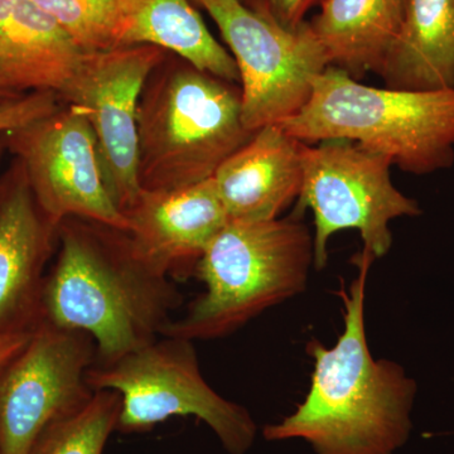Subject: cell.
<instances>
[{
	"instance_id": "6da1fadb",
	"label": "cell",
	"mask_w": 454,
	"mask_h": 454,
	"mask_svg": "<svg viewBox=\"0 0 454 454\" xmlns=\"http://www.w3.org/2000/svg\"><path fill=\"white\" fill-rule=\"evenodd\" d=\"M357 277L340 283L343 327L336 345L307 343L313 372L309 393L282 422L269 424V442L301 439L316 454H395L409 435L417 382L395 361L372 357L367 342L365 289L373 264L361 252L352 259Z\"/></svg>"
},
{
	"instance_id": "7a4b0ae2",
	"label": "cell",
	"mask_w": 454,
	"mask_h": 454,
	"mask_svg": "<svg viewBox=\"0 0 454 454\" xmlns=\"http://www.w3.org/2000/svg\"><path fill=\"white\" fill-rule=\"evenodd\" d=\"M59 235V255L42 291L41 321L88 333L97 346V365L157 340L184 301L170 277L136 255L127 231L68 219Z\"/></svg>"
},
{
	"instance_id": "3957f363",
	"label": "cell",
	"mask_w": 454,
	"mask_h": 454,
	"mask_svg": "<svg viewBox=\"0 0 454 454\" xmlns=\"http://www.w3.org/2000/svg\"><path fill=\"white\" fill-rule=\"evenodd\" d=\"M312 89L300 112L278 122L300 142L349 140L417 176L453 166L454 90L372 88L333 66Z\"/></svg>"
},
{
	"instance_id": "277c9868",
	"label": "cell",
	"mask_w": 454,
	"mask_h": 454,
	"mask_svg": "<svg viewBox=\"0 0 454 454\" xmlns=\"http://www.w3.org/2000/svg\"><path fill=\"white\" fill-rule=\"evenodd\" d=\"M313 234L295 217L227 221L197 262L205 292L160 336L215 340L306 291Z\"/></svg>"
},
{
	"instance_id": "5b68a950",
	"label": "cell",
	"mask_w": 454,
	"mask_h": 454,
	"mask_svg": "<svg viewBox=\"0 0 454 454\" xmlns=\"http://www.w3.org/2000/svg\"><path fill=\"white\" fill-rule=\"evenodd\" d=\"M155 68L138 109V179L168 192L214 177L255 131L241 118V90L184 59Z\"/></svg>"
},
{
	"instance_id": "8992f818",
	"label": "cell",
	"mask_w": 454,
	"mask_h": 454,
	"mask_svg": "<svg viewBox=\"0 0 454 454\" xmlns=\"http://www.w3.org/2000/svg\"><path fill=\"white\" fill-rule=\"evenodd\" d=\"M91 389L121 395L116 430L145 432L173 417L207 424L230 454H247L256 424L244 406L225 399L203 378L193 340L160 336L109 365L88 372Z\"/></svg>"
},
{
	"instance_id": "52a82bcc",
	"label": "cell",
	"mask_w": 454,
	"mask_h": 454,
	"mask_svg": "<svg viewBox=\"0 0 454 454\" xmlns=\"http://www.w3.org/2000/svg\"><path fill=\"white\" fill-rule=\"evenodd\" d=\"M301 160L303 182L297 211L310 208L315 216L313 267L317 270L327 265L328 241L337 232L357 230L363 252L378 260L393 245L390 221L422 214L419 203L394 186L389 158L357 143H303Z\"/></svg>"
},
{
	"instance_id": "ba28073f",
	"label": "cell",
	"mask_w": 454,
	"mask_h": 454,
	"mask_svg": "<svg viewBox=\"0 0 454 454\" xmlns=\"http://www.w3.org/2000/svg\"><path fill=\"white\" fill-rule=\"evenodd\" d=\"M219 27L238 66L241 118L256 131L300 112L328 67L309 22L286 28L241 0H197Z\"/></svg>"
},
{
	"instance_id": "9c48e42d",
	"label": "cell",
	"mask_w": 454,
	"mask_h": 454,
	"mask_svg": "<svg viewBox=\"0 0 454 454\" xmlns=\"http://www.w3.org/2000/svg\"><path fill=\"white\" fill-rule=\"evenodd\" d=\"M163 52L149 44L86 52L59 97L94 133L101 175L124 214L138 199V109L143 90Z\"/></svg>"
},
{
	"instance_id": "30bf717a",
	"label": "cell",
	"mask_w": 454,
	"mask_h": 454,
	"mask_svg": "<svg viewBox=\"0 0 454 454\" xmlns=\"http://www.w3.org/2000/svg\"><path fill=\"white\" fill-rule=\"evenodd\" d=\"M95 360L88 333L41 321L0 376V454H31L51 424L85 405Z\"/></svg>"
},
{
	"instance_id": "8fae6325",
	"label": "cell",
	"mask_w": 454,
	"mask_h": 454,
	"mask_svg": "<svg viewBox=\"0 0 454 454\" xmlns=\"http://www.w3.org/2000/svg\"><path fill=\"white\" fill-rule=\"evenodd\" d=\"M38 207L52 225L68 219L92 221L127 231V217L114 203L98 163L88 121L71 107L5 134Z\"/></svg>"
},
{
	"instance_id": "7c38bea8",
	"label": "cell",
	"mask_w": 454,
	"mask_h": 454,
	"mask_svg": "<svg viewBox=\"0 0 454 454\" xmlns=\"http://www.w3.org/2000/svg\"><path fill=\"white\" fill-rule=\"evenodd\" d=\"M59 227L38 207L18 162L0 184V337L32 333Z\"/></svg>"
},
{
	"instance_id": "4fadbf2b",
	"label": "cell",
	"mask_w": 454,
	"mask_h": 454,
	"mask_svg": "<svg viewBox=\"0 0 454 454\" xmlns=\"http://www.w3.org/2000/svg\"><path fill=\"white\" fill-rule=\"evenodd\" d=\"M124 216L133 252L167 277L195 273L202 254L229 221L212 178L168 192L142 190Z\"/></svg>"
},
{
	"instance_id": "5bb4252c",
	"label": "cell",
	"mask_w": 454,
	"mask_h": 454,
	"mask_svg": "<svg viewBox=\"0 0 454 454\" xmlns=\"http://www.w3.org/2000/svg\"><path fill=\"white\" fill-rule=\"evenodd\" d=\"M301 146L282 127L269 124L227 158L212 177L227 219H278L298 200L303 182Z\"/></svg>"
},
{
	"instance_id": "9a60e30c",
	"label": "cell",
	"mask_w": 454,
	"mask_h": 454,
	"mask_svg": "<svg viewBox=\"0 0 454 454\" xmlns=\"http://www.w3.org/2000/svg\"><path fill=\"white\" fill-rule=\"evenodd\" d=\"M85 53L32 0H14L0 28V90L13 97L26 90L61 95Z\"/></svg>"
},
{
	"instance_id": "2e32d148",
	"label": "cell",
	"mask_w": 454,
	"mask_h": 454,
	"mask_svg": "<svg viewBox=\"0 0 454 454\" xmlns=\"http://www.w3.org/2000/svg\"><path fill=\"white\" fill-rule=\"evenodd\" d=\"M140 44L172 51L203 73L240 82L234 57L215 40L188 0H121L115 49Z\"/></svg>"
},
{
	"instance_id": "e0dca14e",
	"label": "cell",
	"mask_w": 454,
	"mask_h": 454,
	"mask_svg": "<svg viewBox=\"0 0 454 454\" xmlns=\"http://www.w3.org/2000/svg\"><path fill=\"white\" fill-rule=\"evenodd\" d=\"M406 0H324L309 25L328 65L360 82L380 74L404 20Z\"/></svg>"
},
{
	"instance_id": "ac0fdd59",
	"label": "cell",
	"mask_w": 454,
	"mask_h": 454,
	"mask_svg": "<svg viewBox=\"0 0 454 454\" xmlns=\"http://www.w3.org/2000/svg\"><path fill=\"white\" fill-rule=\"evenodd\" d=\"M379 76L394 90H454V0H406L402 28Z\"/></svg>"
},
{
	"instance_id": "d6986e66",
	"label": "cell",
	"mask_w": 454,
	"mask_h": 454,
	"mask_svg": "<svg viewBox=\"0 0 454 454\" xmlns=\"http://www.w3.org/2000/svg\"><path fill=\"white\" fill-rule=\"evenodd\" d=\"M121 395L112 390L95 391L74 413L51 424L31 454H103L118 427Z\"/></svg>"
},
{
	"instance_id": "ffe728a7",
	"label": "cell",
	"mask_w": 454,
	"mask_h": 454,
	"mask_svg": "<svg viewBox=\"0 0 454 454\" xmlns=\"http://www.w3.org/2000/svg\"><path fill=\"white\" fill-rule=\"evenodd\" d=\"M50 14L83 52L115 49L121 0H32Z\"/></svg>"
},
{
	"instance_id": "44dd1931",
	"label": "cell",
	"mask_w": 454,
	"mask_h": 454,
	"mask_svg": "<svg viewBox=\"0 0 454 454\" xmlns=\"http://www.w3.org/2000/svg\"><path fill=\"white\" fill-rule=\"evenodd\" d=\"M61 97L53 91L29 94L0 100V136L26 127L61 107Z\"/></svg>"
},
{
	"instance_id": "7402d4cb",
	"label": "cell",
	"mask_w": 454,
	"mask_h": 454,
	"mask_svg": "<svg viewBox=\"0 0 454 454\" xmlns=\"http://www.w3.org/2000/svg\"><path fill=\"white\" fill-rule=\"evenodd\" d=\"M324 0H258L255 11L286 28H297L306 23V14Z\"/></svg>"
},
{
	"instance_id": "603a6c76",
	"label": "cell",
	"mask_w": 454,
	"mask_h": 454,
	"mask_svg": "<svg viewBox=\"0 0 454 454\" xmlns=\"http://www.w3.org/2000/svg\"><path fill=\"white\" fill-rule=\"evenodd\" d=\"M32 333H13L0 337V376L17 355L26 348Z\"/></svg>"
},
{
	"instance_id": "cb8c5ba5",
	"label": "cell",
	"mask_w": 454,
	"mask_h": 454,
	"mask_svg": "<svg viewBox=\"0 0 454 454\" xmlns=\"http://www.w3.org/2000/svg\"><path fill=\"white\" fill-rule=\"evenodd\" d=\"M18 97H20V95H18ZM16 98V97H13V95H9V94H7V92L2 91V90H0V100H4V98Z\"/></svg>"
},
{
	"instance_id": "d4e9b609",
	"label": "cell",
	"mask_w": 454,
	"mask_h": 454,
	"mask_svg": "<svg viewBox=\"0 0 454 454\" xmlns=\"http://www.w3.org/2000/svg\"><path fill=\"white\" fill-rule=\"evenodd\" d=\"M4 136H0V155H2L3 145H5V142H3V140H4Z\"/></svg>"
}]
</instances>
